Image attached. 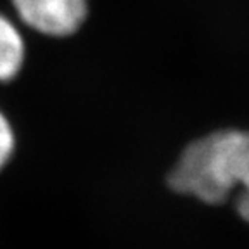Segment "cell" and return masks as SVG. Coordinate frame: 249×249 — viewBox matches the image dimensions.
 Returning a JSON list of instances; mask_svg holds the SVG:
<instances>
[{
  "instance_id": "obj_1",
  "label": "cell",
  "mask_w": 249,
  "mask_h": 249,
  "mask_svg": "<svg viewBox=\"0 0 249 249\" xmlns=\"http://www.w3.org/2000/svg\"><path fill=\"white\" fill-rule=\"evenodd\" d=\"M168 185L206 204L235 194V210L249 223V132L222 130L192 142L170 171Z\"/></svg>"
},
{
  "instance_id": "obj_3",
  "label": "cell",
  "mask_w": 249,
  "mask_h": 249,
  "mask_svg": "<svg viewBox=\"0 0 249 249\" xmlns=\"http://www.w3.org/2000/svg\"><path fill=\"white\" fill-rule=\"evenodd\" d=\"M26 40L19 24L0 12V85L12 83L26 64Z\"/></svg>"
},
{
  "instance_id": "obj_4",
  "label": "cell",
  "mask_w": 249,
  "mask_h": 249,
  "mask_svg": "<svg viewBox=\"0 0 249 249\" xmlns=\"http://www.w3.org/2000/svg\"><path fill=\"white\" fill-rule=\"evenodd\" d=\"M18 149V135H16L14 123L0 107V173L11 164Z\"/></svg>"
},
{
  "instance_id": "obj_2",
  "label": "cell",
  "mask_w": 249,
  "mask_h": 249,
  "mask_svg": "<svg viewBox=\"0 0 249 249\" xmlns=\"http://www.w3.org/2000/svg\"><path fill=\"white\" fill-rule=\"evenodd\" d=\"M16 18L49 38H68L85 24L89 0H11Z\"/></svg>"
}]
</instances>
